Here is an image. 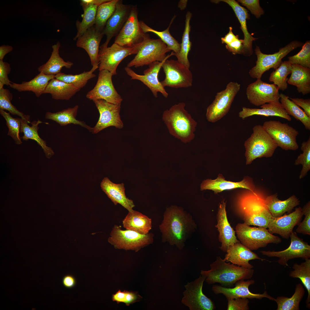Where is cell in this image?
Returning <instances> with one entry per match:
<instances>
[{"label":"cell","mask_w":310,"mask_h":310,"mask_svg":"<svg viewBox=\"0 0 310 310\" xmlns=\"http://www.w3.org/2000/svg\"><path fill=\"white\" fill-rule=\"evenodd\" d=\"M62 283L63 286L67 288H71L74 287L76 284V280L75 277L71 275H67L63 278Z\"/></svg>","instance_id":"59"},{"label":"cell","mask_w":310,"mask_h":310,"mask_svg":"<svg viewBox=\"0 0 310 310\" xmlns=\"http://www.w3.org/2000/svg\"><path fill=\"white\" fill-rule=\"evenodd\" d=\"M147 34L140 27L137 6H133L126 22L116 36L114 43L124 47H134L141 43Z\"/></svg>","instance_id":"13"},{"label":"cell","mask_w":310,"mask_h":310,"mask_svg":"<svg viewBox=\"0 0 310 310\" xmlns=\"http://www.w3.org/2000/svg\"><path fill=\"white\" fill-rule=\"evenodd\" d=\"M191 16V13L189 11H187L186 15L185 27L182 37L181 43L180 44V50L178 53H174V55L176 57L177 60L189 68L190 63L188 59V55L191 50V42L189 38L191 28L190 21Z\"/></svg>","instance_id":"39"},{"label":"cell","mask_w":310,"mask_h":310,"mask_svg":"<svg viewBox=\"0 0 310 310\" xmlns=\"http://www.w3.org/2000/svg\"><path fill=\"white\" fill-rule=\"evenodd\" d=\"M13 97L12 94L9 90L4 88L0 89V109L7 110L13 115H17L30 122L29 115H24L12 104Z\"/></svg>","instance_id":"49"},{"label":"cell","mask_w":310,"mask_h":310,"mask_svg":"<svg viewBox=\"0 0 310 310\" xmlns=\"http://www.w3.org/2000/svg\"><path fill=\"white\" fill-rule=\"evenodd\" d=\"M280 103L288 114L300 121L306 129L310 130V117L304 111L290 100L288 96L282 93L280 94Z\"/></svg>","instance_id":"42"},{"label":"cell","mask_w":310,"mask_h":310,"mask_svg":"<svg viewBox=\"0 0 310 310\" xmlns=\"http://www.w3.org/2000/svg\"><path fill=\"white\" fill-rule=\"evenodd\" d=\"M254 283L255 281L253 280L247 281L240 280L235 284L234 287L227 288L218 285H214L212 286V290L216 294H222L227 300L239 298L259 299L266 298L270 300L275 301V299L269 295L266 290L262 294L254 293L250 292L249 286Z\"/></svg>","instance_id":"21"},{"label":"cell","mask_w":310,"mask_h":310,"mask_svg":"<svg viewBox=\"0 0 310 310\" xmlns=\"http://www.w3.org/2000/svg\"><path fill=\"white\" fill-rule=\"evenodd\" d=\"M236 230L241 243L251 251L265 247L269 243L278 244L282 241L278 237L263 227H251L245 223H238Z\"/></svg>","instance_id":"8"},{"label":"cell","mask_w":310,"mask_h":310,"mask_svg":"<svg viewBox=\"0 0 310 310\" xmlns=\"http://www.w3.org/2000/svg\"><path fill=\"white\" fill-rule=\"evenodd\" d=\"M0 113L6 121V124L9 129L7 135L10 136L17 144L22 143L19 135L21 125V118H13L5 110L0 109Z\"/></svg>","instance_id":"48"},{"label":"cell","mask_w":310,"mask_h":310,"mask_svg":"<svg viewBox=\"0 0 310 310\" xmlns=\"http://www.w3.org/2000/svg\"><path fill=\"white\" fill-rule=\"evenodd\" d=\"M302 211L305 218L301 222L296 230V232L304 235H310V202L309 201L305 205Z\"/></svg>","instance_id":"53"},{"label":"cell","mask_w":310,"mask_h":310,"mask_svg":"<svg viewBox=\"0 0 310 310\" xmlns=\"http://www.w3.org/2000/svg\"><path fill=\"white\" fill-rule=\"evenodd\" d=\"M100 113L99 120L92 128V132L96 133L110 126L121 129L123 126L120 115L121 104H114L103 100H93Z\"/></svg>","instance_id":"19"},{"label":"cell","mask_w":310,"mask_h":310,"mask_svg":"<svg viewBox=\"0 0 310 310\" xmlns=\"http://www.w3.org/2000/svg\"><path fill=\"white\" fill-rule=\"evenodd\" d=\"M98 59L99 71L107 70L113 75L117 74V69L121 61L127 56L137 54V46L125 47L114 43L111 46L100 47Z\"/></svg>","instance_id":"15"},{"label":"cell","mask_w":310,"mask_h":310,"mask_svg":"<svg viewBox=\"0 0 310 310\" xmlns=\"http://www.w3.org/2000/svg\"><path fill=\"white\" fill-rule=\"evenodd\" d=\"M303 215L302 208L299 207L288 214L277 217L272 216L268 226V230L272 234H278L282 238L288 239L294 227L301 222Z\"/></svg>","instance_id":"22"},{"label":"cell","mask_w":310,"mask_h":310,"mask_svg":"<svg viewBox=\"0 0 310 310\" xmlns=\"http://www.w3.org/2000/svg\"><path fill=\"white\" fill-rule=\"evenodd\" d=\"M292 64L288 61L282 62L280 66L272 72L269 78L270 81L272 82L279 90L284 91L287 89V76L291 73Z\"/></svg>","instance_id":"47"},{"label":"cell","mask_w":310,"mask_h":310,"mask_svg":"<svg viewBox=\"0 0 310 310\" xmlns=\"http://www.w3.org/2000/svg\"><path fill=\"white\" fill-rule=\"evenodd\" d=\"M185 106L183 102L174 105L164 111L162 119L169 133L186 143L194 139L197 123L185 109Z\"/></svg>","instance_id":"2"},{"label":"cell","mask_w":310,"mask_h":310,"mask_svg":"<svg viewBox=\"0 0 310 310\" xmlns=\"http://www.w3.org/2000/svg\"><path fill=\"white\" fill-rule=\"evenodd\" d=\"M60 46L59 41L56 44L52 45L53 50L50 58L46 63L38 68L40 73L48 75H55L61 72V70L63 67L69 69L73 65L72 62L65 61L60 56L59 49Z\"/></svg>","instance_id":"34"},{"label":"cell","mask_w":310,"mask_h":310,"mask_svg":"<svg viewBox=\"0 0 310 310\" xmlns=\"http://www.w3.org/2000/svg\"><path fill=\"white\" fill-rule=\"evenodd\" d=\"M243 42V40L238 38L231 43L226 44V48L233 55L242 54Z\"/></svg>","instance_id":"57"},{"label":"cell","mask_w":310,"mask_h":310,"mask_svg":"<svg viewBox=\"0 0 310 310\" xmlns=\"http://www.w3.org/2000/svg\"><path fill=\"white\" fill-rule=\"evenodd\" d=\"M154 235L151 233L142 234L133 231L121 229L115 225L108 238V242L118 249L132 250L138 251L153 242Z\"/></svg>","instance_id":"7"},{"label":"cell","mask_w":310,"mask_h":310,"mask_svg":"<svg viewBox=\"0 0 310 310\" xmlns=\"http://www.w3.org/2000/svg\"><path fill=\"white\" fill-rule=\"evenodd\" d=\"M261 108H250L243 107L239 113V117L243 119L254 115L266 117H280L288 121H291V118L288 115L280 102H271L260 106Z\"/></svg>","instance_id":"30"},{"label":"cell","mask_w":310,"mask_h":310,"mask_svg":"<svg viewBox=\"0 0 310 310\" xmlns=\"http://www.w3.org/2000/svg\"><path fill=\"white\" fill-rule=\"evenodd\" d=\"M302 153L299 155L295 160V165L301 164L302 168L299 177L301 179L305 177L310 170V138L306 141L302 142L301 147Z\"/></svg>","instance_id":"50"},{"label":"cell","mask_w":310,"mask_h":310,"mask_svg":"<svg viewBox=\"0 0 310 310\" xmlns=\"http://www.w3.org/2000/svg\"><path fill=\"white\" fill-rule=\"evenodd\" d=\"M162 68L165 78L160 82L164 87L187 88L192 86L193 77L191 71L177 60L167 59Z\"/></svg>","instance_id":"14"},{"label":"cell","mask_w":310,"mask_h":310,"mask_svg":"<svg viewBox=\"0 0 310 310\" xmlns=\"http://www.w3.org/2000/svg\"><path fill=\"white\" fill-rule=\"evenodd\" d=\"M252 129V133L244 143L247 165L257 158L272 157L278 147L262 125H256Z\"/></svg>","instance_id":"4"},{"label":"cell","mask_w":310,"mask_h":310,"mask_svg":"<svg viewBox=\"0 0 310 310\" xmlns=\"http://www.w3.org/2000/svg\"><path fill=\"white\" fill-rule=\"evenodd\" d=\"M113 74L107 70L99 71L96 84L86 95L93 101L103 100L114 104H121L123 99L118 93L112 81Z\"/></svg>","instance_id":"17"},{"label":"cell","mask_w":310,"mask_h":310,"mask_svg":"<svg viewBox=\"0 0 310 310\" xmlns=\"http://www.w3.org/2000/svg\"><path fill=\"white\" fill-rule=\"evenodd\" d=\"M13 47L9 45H2L0 46V60L3 61L5 55L11 52Z\"/></svg>","instance_id":"62"},{"label":"cell","mask_w":310,"mask_h":310,"mask_svg":"<svg viewBox=\"0 0 310 310\" xmlns=\"http://www.w3.org/2000/svg\"><path fill=\"white\" fill-rule=\"evenodd\" d=\"M229 29L228 33L225 35L224 37L221 38L222 43V44H229L239 38L238 35H235L233 34L232 32V27H230Z\"/></svg>","instance_id":"60"},{"label":"cell","mask_w":310,"mask_h":310,"mask_svg":"<svg viewBox=\"0 0 310 310\" xmlns=\"http://www.w3.org/2000/svg\"><path fill=\"white\" fill-rule=\"evenodd\" d=\"M206 277L201 275L193 281L185 285L181 303L190 310H213L216 307L214 302L203 292V283Z\"/></svg>","instance_id":"12"},{"label":"cell","mask_w":310,"mask_h":310,"mask_svg":"<svg viewBox=\"0 0 310 310\" xmlns=\"http://www.w3.org/2000/svg\"><path fill=\"white\" fill-rule=\"evenodd\" d=\"M98 68L92 67L89 71H84L80 74L76 75L67 74L61 72L55 75V78L65 82L71 84L80 90L86 85L89 80L96 76L93 72Z\"/></svg>","instance_id":"45"},{"label":"cell","mask_w":310,"mask_h":310,"mask_svg":"<svg viewBox=\"0 0 310 310\" xmlns=\"http://www.w3.org/2000/svg\"><path fill=\"white\" fill-rule=\"evenodd\" d=\"M42 123L39 120L34 121L30 126L28 125L30 121L21 118L20 132H23L24 134L22 137L23 140L31 139L36 141L43 149L46 157L49 158L54 154V152L51 148L46 146V142L39 137L38 132L39 129L38 125Z\"/></svg>","instance_id":"37"},{"label":"cell","mask_w":310,"mask_h":310,"mask_svg":"<svg viewBox=\"0 0 310 310\" xmlns=\"http://www.w3.org/2000/svg\"><path fill=\"white\" fill-rule=\"evenodd\" d=\"M215 3L219 2H225L230 6L234 11L238 18L241 26L240 27L244 35V42L242 54L245 56H250L253 54L252 42L257 38L253 37L248 32L247 26V20L250 19L249 15L247 10L241 6L235 0H212Z\"/></svg>","instance_id":"26"},{"label":"cell","mask_w":310,"mask_h":310,"mask_svg":"<svg viewBox=\"0 0 310 310\" xmlns=\"http://www.w3.org/2000/svg\"><path fill=\"white\" fill-rule=\"evenodd\" d=\"M55 78V75H48L40 72L34 78L28 81L18 84L11 82L9 86L20 92L32 91L37 97L44 94L49 81Z\"/></svg>","instance_id":"32"},{"label":"cell","mask_w":310,"mask_h":310,"mask_svg":"<svg viewBox=\"0 0 310 310\" xmlns=\"http://www.w3.org/2000/svg\"><path fill=\"white\" fill-rule=\"evenodd\" d=\"M293 270L290 271L289 275L291 277L299 279L308 292L307 298L305 301L307 308H310V259L305 260L300 264L294 263L292 267Z\"/></svg>","instance_id":"41"},{"label":"cell","mask_w":310,"mask_h":310,"mask_svg":"<svg viewBox=\"0 0 310 310\" xmlns=\"http://www.w3.org/2000/svg\"><path fill=\"white\" fill-rule=\"evenodd\" d=\"M84 10L82 19L81 22H76L77 32L73 40H75L82 35L88 29L95 24L96 16L98 6L88 5L82 6Z\"/></svg>","instance_id":"43"},{"label":"cell","mask_w":310,"mask_h":310,"mask_svg":"<svg viewBox=\"0 0 310 310\" xmlns=\"http://www.w3.org/2000/svg\"><path fill=\"white\" fill-rule=\"evenodd\" d=\"M279 90L278 87L274 84H269L259 79L248 86L246 94L251 104L259 106L266 103L280 102Z\"/></svg>","instance_id":"18"},{"label":"cell","mask_w":310,"mask_h":310,"mask_svg":"<svg viewBox=\"0 0 310 310\" xmlns=\"http://www.w3.org/2000/svg\"><path fill=\"white\" fill-rule=\"evenodd\" d=\"M187 0H180L178 4V7L181 10H183L186 7Z\"/></svg>","instance_id":"63"},{"label":"cell","mask_w":310,"mask_h":310,"mask_svg":"<svg viewBox=\"0 0 310 310\" xmlns=\"http://www.w3.org/2000/svg\"><path fill=\"white\" fill-rule=\"evenodd\" d=\"M80 90L73 85L55 78L51 80L44 94L49 93L56 100H69Z\"/></svg>","instance_id":"36"},{"label":"cell","mask_w":310,"mask_h":310,"mask_svg":"<svg viewBox=\"0 0 310 310\" xmlns=\"http://www.w3.org/2000/svg\"><path fill=\"white\" fill-rule=\"evenodd\" d=\"M152 220L147 216L133 210L129 211L122 221L126 229L134 231L142 234H146L152 227Z\"/></svg>","instance_id":"33"},{"label":"cell","mask_w":310,"mask_h":310,"mask_svg":"<svg viewBox=\"0 0 310 310\" xmlns=\"http://www.w3.org/2000/svg\"><path fill=\"white\" fill-rule=\"evenodd\" d=\"M265 205L273 217L282 216L286 212L290 213L294 208L299 205L300 201L295 195L284 200H281L277 194L268 196L264 199Z\"/></svg>","instance_id":"31"},{"label":"cell","mask_w":310,"mask_h":310,"mask_svg":"<svg viewBox=\"0 0 310 310\" xmlns=\"http://www.w3.org/2000/svg\"><path fill=\"white\" fill-rule=\"evenodd\" d=\"M174 18V17H173L168 27L166 30L161 31H158L152 29L142 21H140V27L144 33L150 32L154 33L166 45L169 50L173 51L174 54H177L179 53L180 50V44L172 36L169 31V28Z\"/></svg>","instance_id":"44"},{"label":"cell","mask_w":310,"mask_h":310,"mask_svg":"<svg viewBox=\"0 0 310 310\" xmlns=\"http://www.w3.org/2000/svg\"><path fill=\"white\" fill-rule=\"evenodd\" d=\"M262 126L278 147L286 150H295L298 149L296 138L299 133L287 123L269 120L265 121Z\"/></svg>","instance_id":"11"},{"label":"cell","mask_w":310,"mask_h":310,"mask_svg":"<svg viewBox=\"0 0 310 310\" xmlns=\"http://www.w3.org/2000/svg\"><path fill=\"white\" fill-rule=\"evenodd\" d=\"M78 107V106L76 105L73 108H69L56 113L47 112L46 113L45 118L54 121L61 126L71 124L79 125L92 132V128L87 125L84 121L76 119Z\"/></svg>","instance_id":"38"},{"label":"cell","mask_w":310,"mask_h":310,"mask_svg":"<svg viewBox=\"0 0 310 310\" xmlns=\"http://www.w3.org/2000/svg\"><path fill=\"white\" fill-rule=\"evenodd\" d=\"M118 1L109 0L98 7L94 25L97 30L102 32L107 21L115 12Z\"/></svg>","instance_id":"46"},{"label":"cell","mask_w":310,"mask_h":310,"mask_svg":"<svg viewBox=\"0 0 310 310\" xmlns=\"http://www.w3.org/2000/svg\"><path fill=\"white\" fill-rule=\"evenodd\" d=\"M224 259L226 262L248 268H253V266L249 263V261L258 259L261 261L266 260L261 258L240 242L235 243L229 247Z\"/></svg>","instance_id":"27"},{"label":"cell","mask_w":310,"mask_h":310,"mask_svg":"<svg viewBox=\"0 0 310 310\" xmlns=\"http://www.w3.org/2000/svg\"><path fill=\"white\" fill-rule=\"evenodd\" d=\"M289 98L296 104L301 107L304 110V111L307 115L310 117V99H304L299 98Z\"/></svg>","instance_id":"58"},{"label":"cell","mask_w":310,"mask_h":310,"mask_svg":"<svg viewBox=\"0 0 310 310\" xmlns=\"http://www.w3.org/2000/svg\"><path fill=\"white\" fill-rule=\"evenodd\" d=\"M131 7L124 4L122 1L119 0L115 12L107 21L102 31L106 36V39L100 47H107L111 39L118 34L128 18Z\"/></svg>","instance_id":"23"},{"label":"cell","mask_w":310,"mask_h":310,"mask_svg":"<svg viewBox=\"0 0 310 310\" xmlns=\"http://www.w3.org/2000/svg\"><path fill=\"white\" fill-rule=\"evenodd\" d=\"M305 291L303 285L297 284L292 296L289 298L285 296H278L275 301L277 305V310H299V305L304 296Z\"/></svg>","instance_id":"40"},{"label":"cell","mask_w":310,"mask_h":310,"mask_svg":"<svg viewBox=\"0 0 310 310\" xmlns=\"http://www.w3.org/2000/svg\"><path fill=\"white\" fill-rule=\"evenodd\" d=\"M100 187L115 205L119 204L129 212L133 210L135 205L132 200L126 197L123 183H114L108 177H105L101 182Z\"/></svg>","instance_id":"28"},{"label":"cell","mask_w":310,"mask_h":310,"mask_svg":"<svg viewBox=\"0 0 310 310\" xmlns=\"http://www.w3.org/2000/svg\"><path fill=\"white\" fill-rule=\"evenodd\" d=\"M109 0H81L80 5L82 6L88 5H93L98 6Z\"/></svg>","instance_id":"61"},{"label":"cell","mask_w":310,"mask_h":310,"mask_svg":"<svg viewBox=\"0 0 310 310\" xmlns=\"http://www.w3.org/2000/svg\"><path fill=\"white\" fill-rule=\"evenodd\" d=\"M249 300L247 298H239L228 300L227 310H248Z\"/></svg>","instance_id":"55"},{"label":"cell","mask_w":310,"mask_h":310,"mask_svg":"<svg viewBox=\"0 0 310 310\" xmlns=\"http://www.w3.org/2000/svg\"><path fill=\"white\" fill-rule=\"evenodd\" d=\"M303 43L297 40L292 41L284 47L280 48L278 52L272 54L263 53L259 47L256 46L255 53L257 60L255 65L249 71L251 78L261 79L263 74L271 68L275 69L282 62V59L289 53L297 49L302 47Z\"/></svg>","instance_id":"9"},{"label":"cell","mask_w":310,"mask_h":310,"mask_svg":"<svg viewBox=\"0 0 310 310\" xmlns=\"http://www.w3.org/2000/svg\"><path fill=\"white\" fill-rule=\"evenodd\" d=\"M172 53L171 55L162 62L156 61L149 65V67L144 71L143 75L136 73L130 67H126L124 69L127 75L131 77V80L141 81L150 89L155 97H157L158 93L160 92L164 97L167 98L168 96V93L159 81L158 75L164 62L169 57L174 55V52Z\"/></svg>","instance_id":"20"},{"label":"cell","mask_w":310,"mask_h":310,"mask_svg":"<svg viewBox=\"0 0 310 310\" xmlns=\"http://www.w3.org/2000/svg\"><path fill=\"white\" fill-rule=\"evenodd\" d=\"M239 188L247 189L253 192L254 186L249 179L246 178L240 182H234L225 180L222 175L219 174L215 179H207L204 180L200 186L201 191L211 190L215 194L225 190Z\"/></svg>","instance_id":"29"},{"label":"cell","mask_w":310,"mask_h":310,"mask_svg":"<svg viewBox=\"0 0 310 310\" xmlns=\"http://www.w3.org/2000/svg\"><path fill=\"white\" fill-rule=\"evenodd\" d=\"M292 64H297L310 68V41L307 40L302 46L301 50L297 54L288 57Z\"/></svg>","instance_id":"51"},{"label":"cell","mask_w":310,"mask_h":310,"mask_svg":"<svg viewBox=\"0 0 310 310\" xmlns=\"http://www.w3.org/2000/svg\"><path fill=\"white\" fill-rule=\"evenodd\" d=\"M254 194L243 196L239 200V207L244 223L267 228L272 216L264 204V198Z\"/></svg>","instance_id":"5"},{"label":"cell","mask_w":310,"mask_h":310,"mask_svg":"<svg viewBox=\"0 0 310 310\" xmlns=\"http://www.w3.org/2000/svg\"><path fill=\"white\" fill-rule=\"evenodd\" d=\"M137 53L128 63L127 67H137L156 61L161 62L171 55V53L166 56V53L170 51L160 39H151L148 34L137 45Z\"/></svg>","instance_id":"6"},{"label":"cell","mask_w":310,"mask_h":310,"mask_svg":"<svg viewBox=\"0 0 310 310\" xmlns=\"http://www.w3.org/2000/svg\"><path fill=\"white\" fill-rule=\"evenodd\" d=\"M195 225L191 217L181 209L173 206L167 209L159 226L163 241L175 245L179 249L184 247L188 234Z\"/></svg>","instance_id":"1"},{"label":"cell","mask_w":310,"mask_h":310,"mask_svg":"<svg viewBox=\"0 0 310 310\" xmlns=\"http://www.w3.org/2000/svg\"><path fill=\"white\" fill-rule=\"evenodd\" d=\"M210 266V270H202L200 273L206 277L205 280L208 284L218 283L223 286H230L239 280L251 279L254 272L252 268L227 263L224 259H222L219 256L217 257L216 260Z\"/></svg>","instance_id":"3"},{"label":"cell","mask_w":310,"mask_h":310,"mask_svg":"<svg viewBox=\"0 0 310 310\" xmlns=\"http://www.w3.org/2000/svg\"><path fill=\"white\" fill-rule=\"evenodd\" d=\"M291 242L288 247L279 251H261L262 255L268 257L279 258L278 263L284 266H288L287 262L295 258L306 260L310 258V245L299 238L296 232H292L290 236Z\"/></svg>","instance_id":"16"},{"label":"cell","mask_w":310,"mask_h":310,"mask_svg":"<svg viewBox=\"0 0 310 310\" xmlns=\"http://www.w3.org/2000/svg\"><path fill=\"white\" fill-rule=\"evenodd\" d=\"M287 83L297 87L303 95L310 92V68L297 64H292L291 76Z\"/></svg>","instance_id":"35"},{"label":"cell","mask_w":310,"mask_h":310,"mask_svg":"<svg viewBox=\"0 0 310 310\" xmlns=\"http://www.w3.org/2000/svg\"><path fill=\"white\" fill-rule=\"evenodd\" d=\"M237 1L245 6L257 18H259L264 13L260 5L259 0H238Z\"/></svg>","instance_id":"54"},{"label":"cell","mask_w":310,"mask_h":310,"mask_svg":"<svg viewBox=\"0 0 310 310\" xmlns=\"http://www.w3.org/2000/svg\"><path fill=\"white\" fill-rule=\"evenodd\" d=\"M11 71L10 65L8 63L0 60V89L3 88L5 85L9 86L11 83L8 77Z\"/></svg>","instance_id":"56"},{"label":"cell","mask_w":310,"mask_h":310,"mask_svg":"<svg viewBox=\"0 0 310 310\" xmlns=\"http://www.w3.org/2000/svg\"><path fill=\"white\" fill-rule=\"evenodd\" d=\"M240 86L237 82H230L224 90L217 93L213 102L207 108L206 116L208 121L216 122L226 115Z\"/></svg>","instance_id":"10"},{"label":"cell","mask_w":310,"mask_h":310,"mask_svg":"<svg viewBox=\"0 0 310 310\" xmlns=\"http://www.w3.org/2000/svg\"><path fill=\"white\" fill-rule=\"evenodd\" d=\"M142 298L137 293L126 290L121 291L120 290L113 294L112 297L113 301L118 304L124 303L127 306L139 301Z\"/></svg>","instance_id":"52"},{"label":"cell","mask_w":310,"mask_h":310,"mask_svg":"<svg viewBox=\"0 0 310 310\" xmlns=\"http://www.w3.org/2000/svg\"><path fill=\"white\" fill-rule=\"evenodd\" d=\"M104 34L94 25L88 29L77 40L76 45L84 49L89 55L92 67H99V45Z\"/></svg>","instance_id":"24"},{"label":"cell","mask_w":310,"mask_h":310,"mask_svg":"<svg viewBox=\"0 0 310 310\" xmlns=\"http://www.w3.org/2000/svg\"><path fill=\"white\" fill-rule=\"evenodd\" d=\"M226 203L222 201L220 204L217 214V224L215 226L219 232V239L221 243L219 248L226 252L229 247L240 242L235 235V231L231 226L228 220L226 210Z\"/></svg>","instance_id":"25"}]
</instances>
